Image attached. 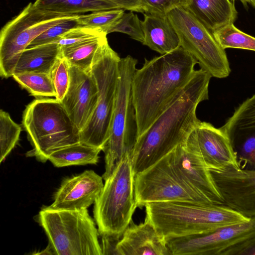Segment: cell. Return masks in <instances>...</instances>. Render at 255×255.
<instances>
[{
    "mask_svg": "<svg viewBox=\"0 0 255 255\" xmlns=\"http://www.w3.org/2000/svg\"><path fill=\"white\" fill-rule=\"evenodd\" d=\"M250 3L255 7V0H251Z\"/></svg>",
    "mask_w": 255,
    "mask_h": 255,
    "instance_id": "obj_38",
    "label": "cell"
},
{
    "mask_svg": "<svg viewBox=\"0 0 255 255\" xmlns=\"http://www.w3.org/2000/svg\"><path fill=\"white\" fill-rule=\"evenodd\" d=\"M141 21L144 34L142 44L161 55L170 52L180 46L178 36L167 16L143 13Z\"/></svg>",
    "mask_w": 255,
    "mask_h": 255,
    "instance_id": "obj_21",
    "label": "cell"
},
{
    "mask_svg": "<svg viewBox=\"0 0 255 255\" xmlns=\"http://www.w3.org/2000/svg\"><path fill=\"white\" fill-rule=\"evenodd\" d=\"M184 7L213 32L234 22L237 11L230 0H185Z\"/></svg>",
    "mask_w": 255,
    "mask_h": 255,
    "instance_id": "obj_20",
    "label": "cell"
},
{
    "mask_svg": "<svg viewBox=\"0 0 255 255\" xmlns=\"http://www.w3.org/2000/svg\"><path fill=\"white\" fill-rule=\"evenodd\" d=\"M61 54V47L56 43L26 48L21 54L14 74L36 72L50 75Z\"/></svg>",
    "mask_w": 255,
    "mask_h": 255,
    "instance_id": "obj_22",
    "label": "cell"
},
{
    "mask_svg": "<svg viewBox=\"0 0 255 255\" xmlns=\"http://www.w3.org/2000/svg\"><path fill=\"white\" fill-rule=\"evenodd\" d=\"M229 138L242 169L255 170V94L220 128Z\"/></svg>",
    "mask_w": 255,
    "mask_h": 255,
    "instance_id": "obj_14",
    "label": "cell"
},
{
    "mask_svg": "<svg viewBox=\"0 0 255 255\" xmlns=\"http://www.w3.org/2000/svg\"><path fill=\"white\" fill-rule=\"evenodd\" d=\"M33 3L43 12L65 15L120 8L107 0H36Z\"/></svg>",
    "mask_w": 255,
    "mask_h": 255,
    "instance_id": "obj_23",
    "label": "cell"
},
{
    "mask_svg": "<svg viewBox=\"0 0 255 255\" xmlns=\"http://www.w3.org/2000/svg\"><path fill=\"white\" fill-rule=\"evenodd\" d=\"M80 14L43 12L30 2L1 28L0 33V75L12 77L23 51L39 34L51 27Z\"/></svg>",
    "mask_w": 255,
    "mask_h": 255,
    "instance_id": "obj_10",
    "label": "cell"
},
{
    "mask_svg": "<svg viewBox=\"0 0 255 255\" xmlns=\"http://www.w3.org/2000/svg\"><path fill=\"white\" fill-rule=\"evenodd\" d=\"M70 84L61 101L70 118L81 131L90 119L98 101V90L91 72L70 66Z\"/></svg>",
    "mask_w": 255,
    "mask_h": 255,
    "instance_id": "obj_16",
    "label": "cell"
},
{
    "mask_svg": "<svg viewBox=\"0 0 255 255\" xmlns=\"http://www.w3.org/2000/svg\"><path fill=\"white\" fill-rule=\"evenodd\" d=\"M211 78L202 69L195 70L184 89L137 138L130 155L134 176L185 143L200 122L196 109L199 103L209 98Z\"/></svg>",
    "mask_w": 255,
    "mask_h": 255,
    "instance_id": "obj_1",
    "label": "cell"
},
{
    "mask_svg": "<svg viewBox=\"0 0 255 255\" xmlns=\"http://www.w3.org/2000/svg\"><path fill=\"white\" fill-rule=\"evenodd\" d=\"M118 32L126 34L132 39L143 42L144 34L142 28L141 21L133 11L124 12L106 31V33Z\"/></svg>",
    "mask_w": 255,
    "mask_h": 255,
    "instance_id": "obj_30",
    "label": "cell"
},
{
    "mask_svg": "<svg viewBox=\"0 0 255 255\" xmlns=\"http://www.w3.org/2000/svg\"><path fill=\"white\" fill-rule=\"evenodd\" d=\"M106 35L101 29L79 26L64 33L55 43L60 47L66 46Z\"/></svg>",
    "mask_w": 255,
    "mask_h": 255,
    "instance_id": "obj_32",
    "label": "cell"
},
{
    "mask_svg": "<svg viewBox=\"0 0 255 255\" xmlns=\"http://www.w3.org/2000/svg\"><path fill=\"white\" fill-rule=\"evenodd\" d=\"M145 13L166 16L173 9L184 7L185 0H140Z\"/></svg>",
    "mask_w": 255,
    "mask_h": 255,
    "instance_id": "obj_34",
    "label": "cell"
},
{
    "mask_svg": "<svg viewBox=\"0 0 255 255\" xmlns=\"http://www.w3.org/2000/svg\"><path fill=\"white\" fill-rule=\"evenodd\" d=\"M137 60L130 55L121 58L115 103L108 139L103 149L106 180L124 156L131 155L138 138V128L134 107L131 81Z\"/></svg>",
    "mask_w": 255,
    "mask_h": 255,
    "instance_id": "obj_6",
    "label": "cell"
},
{
    "mask_svg": "<svg viewBox=\"0 0 255 255\" xmlns=\"http://www.w3.org/2000/svg\"><path fill=\"white\" fill-rule=\"evenodd\" d=\"M235 0H231L232 1L234 2ZM244 5H246L248 3H250L251 0H239Z\"/></svg>",
    "mask_w": 255,
    "mask_h": 255,
    "instance_id": "obj_37",
    "label": "cell"
},
{
    "mask_svg": "<svg viewBox=\"0 0 255 255\" xmlns=\"http://www.w3.org/2000/svg\"><path fill=\"white\" fill-rule=\"evenodd\" d=\"M107 35L87 40L77 44L61 47V54L70 65L83 71L90 72L95 56Z\"/></svg>",
    "mask_w": 255,
    "mask_h": 255,
    "instance_id": "obj_25",
    "label": "cell"
},
{
    "mask_svg": "<svg viewBox=\"0 0 255 255\" xmlns=\"http://www.w3.org/2000/svg\"><path fill=\"white\" fill-rule=\"evenodd\" d=\"M78 18L67 20L51 27L34 39L27 48L55 43L64 33L80 26Z\"/></svg>",
    "mask_w": 255,
    "mask_h": 255,
    "instance_id": "obj_33",
    "label": "cell"
},
{
    "mask_svg": "<svg viewBox=\"0 0 255 255\" xmlns=\"http://www.w3.org/2000/svg\"><path fill=\"white\" fill-rule=\"evenodd\" d=\"M22 128L8 113L0 110V162L4 161L17 144Z\"/></svg>",
    "mask_w": 255,
    "mask_h": 255,
    "instance_id": "obj_28",
    "label": "cell"
},
{
    "mask_svg": "<svg viewBox=\"0 0 255 255\" xmlns=\"http://www.w3.org/2000/svg\"><path fill=\"white\" fill-rule=\"evenodd\" d=\"M255 236V216L215 231L165 239L170 255H222L226 250Z\"/></svg>",
    "mask_w": 255,
    "mask_h": 255,
    "instance_id": "obj_12",
    "label": "cell"
},
{
    "mask_svg": "<svg viewBox=\"0 0 255 255\" xmlns=\"http://www.w3.org/2000/svg\"><path fill=\"white\" fill-rule=\"evenodd\" d=\"M103 177L92 170L65 179L54 195L50 206L56 209H87L100 195Z\"/></svg>",
    "mask_w": 255,
    "mask_h": 255,
    "instance_id": "obj_17",
    "label": "cell"
},
{
    "mask_svg": "<svg viewBox=\"0 0 255 255\" xmlns=\"http://www.w3.org/2000/svg\"><path fill=\"white\" fill-rule=\"evenodd\" d=\"M167 16L178 36L180 46L192 56L201 69L212 77L229 76L231 69L226 53L211 31L183 7L173 9Z\"/></svg>",
    "mask_w": 255,
    "mask_h": 255,
    "instance_id": "obj_11",
    "label": "cell"
},
{
    "mask_svg": "<svg viewBox=\"0 0 255 255\" xmlns=\"http://www.w3.org/2000/svg\"><path fill=\"white\" fill-rule=\"evenodd\" d=\"M124 10L144 13L140 0H107Z\"/></svg>",
    "mask_w": 255,
    "mask_h": 255,
    "instance_id": "obj_36",
    "label": "cell"
},
{
    "mask_svg": "<svg viewBox=\"0 0 255 255\" xmlns=\"http://www.w3.org/2000/svg\"><path fill=\"white\" fill-rule=\"evenodd\" d=\"M22 126L32 146L27 156L42 162L54 152L80 142V130L57 99L37 98L23 111Z\"/></svg>",
    "mask_w": 255,
    "mask_h": 255,
    "instance_id": "obj_4",
    "label": "cell"
},
{
    "mask_svg": "<svg viewBox=\"0 0 255 255\" xmlns=\"http://www.w3.org/2000/svg\"><path fill=\"white\" fill-rule=\"evenodd\" d=\"M70 64L61 54L53 66L50 76L55 91V99L61 101L68 90L70 80Z\"/></svg>",
    "mask_w": 255,
    "mask_h": 255,
    "instance_id": "obj_31",
    "label": "cell"
},
{
    "mask_svg": "<svg viewBox=\"0 0 255 255\" xmlns=\"http://www.w3.org/2000/svg\"><path fill=\"white\" fill-rule=\"evenodd\" d=\"M209 169L224 204L247 217L255 216V170Z\"/></svg>",
    "mask_w": 255,
    "mask_h": 255,
    "instance_id": "obj_15",
    "label": "cell"
},
{
    "mask_svg": "<svg viewBox=\"0 0 255 255\" xmlns=\"http://www.w3.org/2000/svg\"><path fill=\"white\" fill-rule=\"evenodd\" d=\"M124 13L122 8L92 12L88 14H80L77 21L80 26L90 27L103 30L106 33Z\"/></svg>",
    "mask_w": 255,
    "mask_h": 255,
    "instance_id": "obj_29",
    "label": "cell"
},
{
    "mask_svg": "<svg viewBox=\"0 0 255 255\" xmlns=\"http://www.w3.org/2000/svg\"><path fill=\"white\" fill-rule=\"evenodd\" d=\"M130 154H126L94 203V217L99 234L120 240L132 222L135 210L134 182Z\"/></svg>",
    "mask_w": 255,
    "mask_h": 255,
    "instance_id": "obj_7",
    "label": "cell"
},
{
    "mask_svg": "<svg viewBox=\"0 0 255 255\" xmlns=\"http://www.w3.org/2000/svg\"><path fill=\"white\" fill-rule=\"evenodd\" d=\"M186 147L199 155L208 169L240 168L232 144L225 132L210 123L200 121L192 130Z\"/></svg>",
    "mask_w": 255,
    "mask_h": 255,
    "instance_id": "obj_13",
    "label": "cell"
},
{
    "mask_svg": "<svg viewBox=\"0 0 255 255\" xmlns=\"http://www.w3.org/2000/svg\"><path fill=\"white\" fill-rule=\"evenodd\" d=\"M121 58L107 39L98 50L91 72L98 90L96 108L80 131V142L103 149L108 139L114 109Z\"/></svg>",
    "mask_w": 255,
    "mask_h": 255,
    "instance_id": "obj_8",
    "label": "cell"
},
{
    "mask_svg": "<svg viewBox=\"0 0 255 255\" xmlns=\"http://www.w3.org/2000/svg\"><path fill=\"white\" fill-rule=\"evenodd\" d=\"M101 151L100 148L79 142L53 152L48 160L57 167L96 164L99 162Z\"/></svg>",
    "mask_w": 255,
    "mask_h": 255,
    "instance_id": "obj_24",
    "label": "cell"
},
{
    "mask_svg": "<svg viewBox=\"0 0 255 255\" xmlns=\"http://www.w3.org/2000/svg\"><path fill=\"white\" fill-rule=\"evenodd\" d=\"M119 255H170L166 240L146 218L143 223L131 222L116 246Z\"/></svg>",
    "mask_w": 255,
    "mask_h": 255,
    "instance_id": "obj_18",
    "label": "cell"
},
{
    "mask_svg": "<svg viewBox=\"0 0 255 255\" xmlns=\"http://www.w3.org/2000/svg\"><path fill=\"white\" fill-rule=\"evenodd\" d=\"M145 207V218L165 239L209 233L250 219L225 205L165 201Z\"/></svg>",
    "mask_w": 255,
    "mask_h": 255,
    "instance_id": "obj_3",
    "label": "cell"
},
{
    "mask_svg": "<svg viewBox=\"0 0 255 255\" xmlns=\"http://www.w3.org/2000/svg\"><path fill=\"white\" fill-rule=\"evenodd\" d=\"M12 77L30 95L37 98L56 96V91L49 74L25 72L14 74Z\"/></svg>",
    "mask_w": 255,
    "mask_h": 255,
    "instance_id": "obj_26",
    "label": "cell"
},
{
    "mask_svg": "<svg viewBox=\"0 0 255 255\" xmlns=\"http://www.w3.org/2000/svg\"><path fill=\"white\" fill-rule=\"evenodd\" d=\"M212 33L224 49L231 48L255 51V37L239 30L233 23L218 28Z\"/></svg>",
    "mask_w": 255,
    "mask_h": 255,
    "instance_id": "obj_27",
    "label": "cell"
},
{
    "mask_svg": "<svg viewBox=\"0 0 255 255\" xmlns=\"http://www.w3.org/2000/svg\"><path fill=\"white\" fill-rule=\"evenodd\" d=\"M136 206L165 201H187L214 204L191 184L174 165L169 153L134 176Z\"/></svg>",
    "mask_w": 255,
    "mask_h": 255,
    "instance_id": "obj_9",
    "label": "cell"
},
{
    "mask_svg": "<svg viewBox=\"0 0 255 255\" xmlns=\"http://www.w3.org/2000/svg\"><path fill=\"white\" fill-rule=\"evenodd\" d=\"M222 255H255V236L229 248Z\"/></svg>",
    "mask_w": 255,
    "mask_h": 255,
    "instance_id": "obj_35",
    "label": "cell"
},
{
    "mask_svg": "<svg viewBox=\"0 0 255 255\" xmlns=\"http://www.w3.org/2000/svg\"><path fill=\"white\" fill-rule=\"evenodd\" d=\"M37 219L53 255H103L99 234L87 209L42 208Z\"/></svg>",
    "mask_w": 255,
    "mask_h": 255,
    "instance_id": "obj_5",
    "label": "cell"
},
{
    "mask_svg": "<svg viewBox=\"0 0 255 255\" xmlns=\"http://www.w3.org/2000/svg\"><path fill=\"white\" fill-rule=\"evenodd\" d=\"M197 61L180 46L175 50L144 59L136 69L131 92L138 137L184 89L194 74Z\"/></svg>",
    "mask_w": 255,
    "mask_h": 255,
    "instance_id": "obj_2",
    "label": "cell"
},
{
    "mask_svg": "<svg viewBox=\"0 0 255 255\" xmlns=\"http://www.w3.org/2000/svg\"><path fill=\"white\" fill-rule=\"evenodd\" d=\"M170 153L174 165L191 184L214 204L225 205L210 171L199 155L184 144L177 146Z\"/></svg>",
    "mask_w": 255,
    "mask_h": 255,
    "instance_id": "obj_19",
    "label": "cell"
}]
</instances>
